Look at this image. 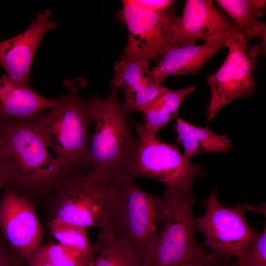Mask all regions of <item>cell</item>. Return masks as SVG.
<instances>
[{"mask_svg":"<svg viewBox=\"0 0 266 266\" xmlns=\"http://www.w3.org/2000/svg\"><path fill=\"white\" fill-rule=\"evenodd\" d=\"M11 178V165L5 151L0 142V188H9Z\"/></svg>","mask_w":266,"mask_h":266,"instance_id":"24","label":"cell"},{"mask_svg":"<svg viewBox=\"0 0 266 266\" xmlns=\"http://www.w3.org/2000/svg\"><path fill=\"white\" fill-rule=\"evenodd\" d=\"M113 179L93 170L64 177L46 196L49 221L113 233Z\"/></svg>","mask_w":266,"mask_h":266,"instance_id":"3","label":"cell"},{"mask_svg":"<svg viewBox=\"0 0 266 266\" xmlns=\"http://www.w3.org/2000/svg\"><path fill=\"white\" fill-rule=\"evenodd\" d=\"M130 176L113 178V233L142 261L161 225L164 197L139 187Z\"/></svg>","mask_w":266,"mask_h":266,"instance_id":"6","label":"cell"},{"mask_svg":"<svg viewBox=\"0 0 266 266\" xmlns=\"http://www.w3.org/2000/svg\"><path fill=\"white\" fill-rule=\"evenodd\" d=\"M118 13L120 21L126 25L128 42L120 60H141L158 62L170 48L172 28L177 18L176 8L153 11L122 0Z\"/></svg>","mask_w":266,"mask_h":266,"instance_id":"9","label":"cell"},{"mask_svg":"<svg viewBox=\"0 0 266 266\" xmlns=\"http://www.w3.org/2000/svg\"><path fill=\"white\" fill-rule=\"evenodd\" d=\"M194 89L193 85L177 90L166 88L142 110L146 127L158 133L168 122L177 116L183 100Z\"/></svg>","mask_w":266,"mask_h":266,"instance_id":"19","label":"cell"},{"mask_svg":"<svg viewBox=\"0 0 266 266\" xmlns=\"http://www.w3.org/2000/svg\"><path fill=\"white\" fill-rule=\"evenodd\" d=\"M100 250L90 266H142L137 256L113 233L100 232Z\"/></svg>","mask_w":266,"mask_h":266,"instance_id":"21","label":"cell"},{"mask_svg":"<svg viewBox=\"0 0 266 266\" xmlns=\"http://www.w3.org/2000/svg\"><path fill=\"white\" fill-rule=\"evenodd\" d=\"M228 35L221 34L200 45L170 48L150 70L152 78L162 83L168 76L198 74L208 60L226 47Z\"/></svg>","mask_w":266,"mask_h":266,"instance_id":"15","label":"cell"},{"mask_svg":"<svg viewBox=\"0 0 266 266\" xmlns=\"http://www.w3.org/2000/svg\"><path fill=\"white\" fill-rule=\"evenodd\" d=\"M134 4L153 11H162L173 6L175 1L171 0H131Z\"/></svg>","mask_w":266,"mask_h":266,"instance_id":"25","label":"cell"},{"mask_svg":"<svg viewBox=\"0 0 266 266\" xmlns=\"http://www.w3.org/2000/svg\"><path fill=\"white\" fill-rule=\"evenodd\" d=\"M229 15L240 33L247 41L261 39L260 45L265 49L266 24L258 20L263 13L266 0H217L214 1Z\"/></svg>","mask_w":266,"mask_h":266,"instance_id":"18","label":"cell"},{"mask_svg":"<svg viewBox=\"0 0 266 266\" xmlns=\"http://www.w3.org/2000/svg\"><path fill=\"white\" fill-rule=\"evenodd\" d=\"M185 266H232V264H230L229 261L224 260L222 263L218 262L215 264H212L208 262Z\"/></svg>","mask_w":266,"mask_h":266,"instance_id":"28","label":"cell"},{"mask_svg":"<svg viewBox=\"0 0 266 266\" xmlns=\"http://www.w3.org/2000/svg\"><path fill=\"white\" fill-rule=\"evenodd\" d=\"M56 100L41 96L30 85L11 81L5 74L0 77V120L32 117L51 109Z\"/></svg>","mask_w":266,"mask_h":266,"instance_id":"16","label":"cell"},{"mask_svg":"<svg viewBox=\"0 0 266 266\" xmlns=\"http://www.w3.org/2000/svg\"><path fill=\"white\" fill-rule=\"evenodd\" d=\"M161 225L145 251L142 266H185L210 262L195 236L192 191L164 195Z\"/></svg>","mask_w":266,"mask_h":266,"instance_id":"5","label":"cell"},{"mask_svg":"<svg viewBox=\"0 0 266 266\" xmlns=\"http://www.w3.org/2000/svg\"><path fill=\"white\" fill-rule=\"evenodd\" d=\"M232 266H266V227L254 243Z\"/></svg>","mask_w":266,"mask_h":266,"instance_id":"23","label":"cell"},{"mask_svg":"<svg viewBox=\"0 0 266 266\" xmlns=\"http://www.w3.org/2000/svg\"><path fill=\"white\" fill-rule=\"evenodd\" d=\"M1 236L26 262L41 245L44 229L33 203L11 188L4 190L0 201Z\"/></svg>","mask_w":266,"mask_h":266,"instance_id":"11","label":"cell"},{"mask_svg":"<svg viewBox=\"0 0 266 266\" xmlns=\"http://www.w3.org/2000/svg\"><path fill=\"white\" fill-rule=\"evenodd\" d=\"M118 91L112 88L105 99L94 96L86 100L95 123V132L90 139L91 167L111 178L129 176L138 145L129 127Z\"/></svg>","mask_w":266,"mask_h":266,"instance_id":"4","label":"cell"},{"mask_svg":"<svg viewBox=\"0 0 266 266\" xmlns=\"http://www.w3.org/2000/svg\"><path fill=\"white\" fill-rule=\"evenodd\" d=\"M205 213L194 217L195 232H201L205 237L203 246L209 250L210 262H220L221 259L229 261L232 257L239 258L254 243L260 233L247 223L245 217L248 210L262 212V208L248 204L237 203L226 207L217 200V193L212 190L203 200Z\"/></svg>","mask_w":266,"mask_h":266,"instance_id":"8","label":"cell"},{"mask_svg":"<svg viewBox=\"0 0 266 266\" xmlns=\"http://www.w3.org/2000/svg\"><path fill=\"white\" fill-rule=\"evenodd\" d=\"M48 226L51 235L59 243L78 254L90 266L100 250L99 243H92L87 229L57 220H49Z\"/></svg>","mask_w":266,"mask_h":266,"instance_id":"20","label":"cell"},{"mask_svg":"<svg viewBox=\"0 0 266 266\" xmlns=\"http://www.w3.org/2000/svg\"><path fill=\"white\" fill-rule=\"evenodd\" d=\"M174 129L178 142L184 148L183 154L188 160L203 153H228L232 147L226 135L216 134L207 127L196 126L180 118L176 120Z\"/></svg>","mask_w":266,"mask_h":266,"instance_id":"17","label":"cell"},{"mask_svg":"<svg viewBox=\"0 0 266 266\" xmlns=\"http://www.w3.org/2000/svg\"><path fill=\"white\" fill-rule=\"evenodd\" d=\"M3 242L2 240L1 236H0V245L2 244Z\"/></svg>","mask_w":266,"mask_h":266,"instance_id":"30","label":"cell"},{"mask_svg":"<svg viewBox=\"0 0 266 266\" xmlns=\"http://www.w3.org/2000/svg\"><path fill=\"white\" fill-rule=\"evenodd\" d=\"M28 266H54L34 254L27 261Z\"/></svg>","mask_w":266,"mask_h":266,"instance_id":"27","label":"cell"},{"mask_svg":"<svg viewBox=\"0 0 266 266\" xmlns=\"http://www.w3.org/2000/svg\"><path fill=\"white\" fill-rule=\"evenodd\" d=\"M51 15L50 9L39 12L24 32L0 41V66L11 81L30 85V70L39 43L48 31L58 26L50 19Z\"/></svg>","mask_w":266,"mask_h":266,"instance_id":"12","label":"cell"},{"mask_svg":"<svg viewBox=\"0 0 266 266\" xmlns=\"http://www.w3.org/2000/svg\"><path fill=\"white\" fill-rule=\"evenodd\" d=\"M171 47L207 41L222 34L240 33L229 18L208 0H187L172 28Z\"/></svg>","mask_w":266,"mask_h":266,"instance_id":"13","label":"cell"},{"mask_svg":"<svg viewBox=\"0 0 266 266\" xmlns=\"http://www.w3.org/2000/svg\"><path fill=\"white\" fill-rule=\"evenodd\" d=\"M15 252L7 248L3 242L0 245V266H11Z\"/></svg>","mask_w":266,"mask_h":266,"instance_id":"26","label":"cell"},{"mask_svg":"<svg viewBox=\"0 0 266 266\" xmlns=\"http://www.w3.org/2000/svg\"><path fill=\"white\" fill-rule=\"evenodd\" d=\"M247 41L239 32L228 35L227 56L219 69L207 79L211 90L206 108L208 121L228 103L238 98L249 97L254 91L253 72L257 60L248 54Z\"/></svg>","mask_w":266,"mask_h":266,"instance_id":"10","label":"cell"},{"mask_svg":"<svg viewBox=\"0 0 266 266\" xmlns=\"http://www.w3.org/2000/svg\"><path fill=\"white\" fill-rule=\"evenodd\" d=\"M114 71L111 86L122 90V105L128 113L141 112L166 88L153 79L146 61L120 59L115 64Z\"/></svg>","mask_w":266,"mask_h":266,"instance_id":"14","label":"cell"},{"mask_svg":"<svg viewBox=\"0 0 266 266\" xmlns=\"http://www.w3.org/2000/svg\"><path fill=\"white\" fill-rule=\"evenodd\" d=\"M138 140V149L129 176L133 179L149 177L164 184L165 193L192 191L194 181L203 175L200 165L191 163L176 145L165 142L144 123L134 120L127 113Z\"/></svg>","mask_w":266,"mask_h":266,"instance_id":"7","label":"cell"},{"mask_svg":"<svg viewBox=\"0 0 266 266\" xmlns=\"http://www.w3.org/2000/svg\"><path fill=\"white\" fill-rule=\"evenodd\" d=\"M81 81L66 82L68 92L61 95L50 111L30 117L34 130L67 173L92 170L89 131L92 120L86 100L80 98Z\"/></svg>","mask_w":266,"mask_h":266,"instance_id":"1","label":"cell"},{"mask_svg":"<svg viewBox=\"0 0 266 266\" xmlns=\"http://www.w3.org/2000/svg\"><path fill=\"white\" fill-rule=\"evenodd\" d=\"M20 259H21L19 257L17 254L15 253L11 266H22Z\"/></svg>","mask_w":266,"mask_h":266,"instance_id":"29","label":"cell"},{"mask_svg":"<svg viewBox=\"0 0 266 266\" xmlns=\"http://www.w3.org/2000/svg\"><path fill=\"white\" fill-rule=\"evenodd\" d=\"M33 254L54 266H89L76 252L60 243L40 245Z\"/></svg>","mask_w":266,"mask_h":266,"instance_id":"22","label":"cell"},{"mask_svg":"<svg viewBox=\"0 0 266 266\" xmlns=\"http://www.w3.org/2000/svg\"><path fill=\"white\" fill-rule=\"evenodd\" d=\"M0 142L12 169L9 188L23 196L46 197L68 175L49 154L29 118L0 120Z\"/></svg>","mask_w":266,"mask_h":266,"instance_id":"2","label":"cell"}]
</instances>
